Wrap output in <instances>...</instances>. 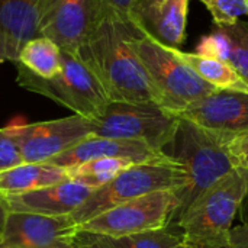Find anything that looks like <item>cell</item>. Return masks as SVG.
<instances>
[{
    "mask_svg": "<svg viewBox=\"0 0 248 248\" xmlns=\"http://www.w3.org/2000/svg\"><path fill=\"white\" fill-rule=\"evenodd\" d=\"M96 76L110 102L157 103V89L132 46V25L103 17L76 54Z\"/></svg>",
    "mask_w": 248,
    "mask_h": 248,
    "instance_id": "cell-1",
    "label": "cell"
},
{
    "mask_svg": "<svg viewBox=\"0 0 248 248\" xmlns=\"http://www.w3.org/2000/svg\"><path fill=\"white\" fill-rule=\"evenodd\" d=\"M167 147L173 150L169 155L185 170V185L176 193L177 206L171 218V224H179L190 205L235 166L228 151V138L180 116Z\"/></svg>",
    "mask_w": 248,
    "mask_h": 248,
    "instance_id": "cell-2",
    "label": "cell"
},
{
    "mask_svg": "<svg viewBox=\"0 0 248 248\" xmlns=\"http://www.w3.org/2000/svg\"><path fill=\"white\" fill-rule=\"evenodd\" d=\"M248 195V171L232 169L201 195L179 221L185 248H230L232 221Z\"/></svg>",
    "mask_w": 248,
    "mask_h": 248,
    "instance_id": "cell-3",
    "label": "cell"
},
{
    "mask_svg": "<svg viewBox=\"0 0 248 248\" xmlns=\"http://www.w3.org/2000/svg\"><path fill=\"white\" fill-rule=\"evenodd\" d=\"M16 81L20 87L90 121L97 119L110 103L96 76L73 52L62 51V68L51 78L36 77L19 64H16Z\"/></svg>",
    "mask_w": 248,
    "mask_h": 248,
    "instance_id": "cell-4",
    "label": "cell"
},
{
    "mask_svg": "<svg viewBox=\"0 0 248 248\" xmlns=\"http://www.w3.org/2000/svg\"><path fill=\"white\" fill-rule=\"evenodd\" d=\"M183 185L185 170L174 158L132 164L109 183L94 189L71 217L80 227L118 205L158 190H173L177 193Z\"/></svg>",
    "mask_w": 248,
    "mask_h": 248,
    "instance_id": "cell-5",
    "label": "cell"
},
{
    "mask_svg": "<svg viewBox=\"0 0 248 248\" xmlns=\"http://www.w3.org/2000/svg\"><path fill=\"white\" fill-rule=\"evenodd\" d=\"M132 46L157 89L163 109L179 115L190 103L217 90L182 62L167 45L157 42L134 26Z\"/></svg>",
    "mask_w": 248,
    "mask_h": 248,
    "instance_id": "cell-6",
    "label": "cell"
},
{
    "mask_svg": "<svg viewBox=\"0 0 248 248\" xmlns=\"http://www.w3.org/2000/svg\"><path fill=\"white\" fill-rule=\"evenodd\" d=\"M179 116L157 103L110 102L92 121V135L113 140L144 141L153 150L164 151L176 132Z\"/></svg>",
    "mask_w": 248,
    "mask_h": 248,
    "instance_id": "cell-7",
    "label": "cell"
},
{
    "mask_svg": "<svg viewBox=\"0 0 248 248\" xmlns=\"http://www.w3.org/2000/svg\"><path fill=\"white\" fill-rule=\"evenodd\" d=\"M176 206L177 196L173 190L153 192L100 214L80 225V231L106 237H125L163 230L171 224Z\"/></svg>",
    "mask_w": 248,
    "mask_h": 248,
    "instance_id": "cell-8",
    "label": "cell"
},
{
    "mask_svg": "<svg viewBox=\"0 0 248 248\" xmlns=\"http://www.w3.org/2000/svg\"><path fill=\"white\" fill-rule=\"evenodd\" d=\"M6 129L15 140L23 163H49L90 137L92 121L80 115H71L33 124L13 122Z\"/></svg>",
    "mask_w": 248,
    "mask_h": 248,
    "instance_id": "cell-9",
    "label": "cell"
},
{
    "mask_svg": "<svg viewBox=\"0 0 248 248\" xmlns=\"http://www.w3.org/2000/svg\"><path fill=\"white\" fill-rule=\"evenodd\" d=\"M106 17L100 0H42L39 35L77 54L94 26Z\"/></svg>",
    "mask_w": 248,
    "mask_h": 248,
    "instance_id": "cell-10",
    "label": "cell"
},
{
    "mask_svg": "<svg viewBox=\"0 0 248 248\" xmlns=\"http://www.w3.org/2000/svg\"><path fill=\"white\" fill-rule=\"evenodd\" d=\"M80 227L71 215L10 212L0 246L4 248H76Z\"/></svg>",
    "mask_w": 248,
    "mask_h": 248,
    "instance_id": "cell-11",
    "label": "cell"
},
{
    "mask_svg": "<svg viewBox=\"0 0 248 248\" xmlns=\"http://www.w3.org/2000/svg\"><path fill=\"white\" fill-rule=\"evenodd\" d=\"M177 116L231 140L248 132V92L215 90L190 103Z\"/></svg>",
    "mask_w": 248,
    "mask_h": 248,
    "instance_id": "cell-12",
    "label": "cell"
},
{
    "mask_svg": "<svg viewBox=\"0 0 248 248\" xmlns=\"http://www.w3.org/2000/svg\"><path fill=\"white\" fill-rule=\"evenodd\" d=\"M190 0H132L129 22L157 42L180 48L186 39Z\"/></svg>",
    "mask_w": 248,
    "mask_h": 248,
    "instance_id": "cell-13",
    "label": "cell"
},
{
    "mask_svg": "<svg viewBox=\"0 0 248 248\" xmlns=\"http://www.w3.org/2000/svg\"><path fill=\"white\" fill-rule=\"evenodd\" d=\"M94 189L71 179L20 195H3L9 212L36 214L46 217L71 215Z\"/></svg>",
    "mask_w": 248,
    "mask_h": 248,
    "instance_id": "cell-14",
    "label": "cell"
},
{
    "mask_svg": "<svg viewBox=\"0 0 248 248\" xmlns=\"http://www.w3.org/2000/svg\"><path fill=\"white\" fill-rule=\"evenodd\" d=\"M103 157H121L129 158L138 164L141 163H154V161H167L171 157L164 151L153 150L144 141L138 140H113L90 135L86 140L80 141L70 150L57 155L49 161V164L61 167L64 170L76 167L78 164L87 163L90 160L103 158Z\"/></svg>",
    "mask_w": 248,
    "mask_h": 248,
    "instance_id": "cell-15",
    "label": "cell"
},
{
    "mask_svg": "<svg viewBox=\"0 0 248 248\" xmlns=\"http://www.w3.org/2000/svg\"><path fill=\"white\" fill-rule=\"evenodd\" d=\"M196 54L228 62L248 84V20L215 26L199 41Z\"/></svg>",
    "mask_w": 248,
    "mask_h": 248,
    "instance_id": "cell-16",
    "label": "cell"
},
{
    "mask_svg": "<svg viewBox=\"0 0 248 248\" xmlns=\"http://www.w3.org/2000/svg\"><path fill=\"white\" fill-rule=\"evenodd\" d=\"M41 0H0V33L7 41L13 62L20 48L39 36Z\"/></svg>",
    "mask_w": 248,
    "mask_h": 248,
    "instance_id": "cell-17",
    "label": "cell"
},
{
    "mask_svg": "<svg viewBox=\"0 0 248 248\" xmlns=\"http://www.w3.org/2000/svg\"><path fill=\"white\" fill-rule=\"evenodd\" d=\"M67 179V170L49 163H22L0 171V195H20Z\"/></svg>",
    "mask_w": 248,
    "mask_h": 248,
    "instance_id": "cell-18",
    "label": "cell"
},
{
    "mask_svg": "<svg viewBox=\"0 0 248 248\" xmlns=\"http://www.w3.org/2000/svg\"><path fill=\"white\" fill-rule=\"evenodd\" d=\"M76 247L80 248H185L182 237L169 228L125 237H106L80 231Z\"/></svg>",
    "mask_w": 248,
    "mask_h": 248,
    "instance_id": "cell-19",
    "label": "cell"
},
{
    "mask_svg": "<svg viewBox=\"0 0 248 248\" xmlns=\"http://www.w3.org/2000/svg\"><path fill=\"white\" fill-rule=\"evenodd\" d=\"M169 48L182 62L189 65L202 80L214 86L217 90L248 92V84L244 78L228 62L196 52H185L180 48Z\"/></svg>",
    "mask_w": 248,
    "mask_h": 248,
    "instance_id": "cell-20",
    "label": "cell"
},
{
    "mask_svg": "<svg viewBox=\"0 0 248 248\" xmlns=\"http://www.w3.org/2000/svg\"><path fill=\"white\" fill-rule=\"evenodd\" d=\"M15 64L22 65L36 77L51 78L62 68V49L49 38L39 35L20 48Z\"/></svg>",
    "mask_w": 248,
    "mask_h": 248,
    "instance_id": "cell-21",
    "label": "cell"
},
{
    "mask_svg": "<svg viewBox=\"0 0 248 248\" xmlns=\"http://www.w3.org/2000/svg\"><path fill=\"white\" fill-rule=\"evenodd\" d=\"M132 164H138V163H135L129 158L103 157V158L90 160L87 163L67 169V176H68V179H71L77 183H81L92 189H97V187H102L103 185L109 183L121 171H124L125 169H128Z\"/></svg>",
    "mask_w": 248,
    "mask_h": 248,
    "instance_id": "cell-22",
    "label": "cell"
},
{
    "mask_svg": "<svg viewBox=\"0 0 248 248\" xmlns=\"http://www.w3.org/2000/svg\"><path fill=\"white\" fill-rule=\"evenodd\" d=\"M209 10L215 26L235 23L248 17V0H199Z\"/></svg>",
    "mask_w": 248,
    "mask_h": 248,
    "instance_id": "cell-23",
    "label": "cell"
},
{
    "mask_svg": "<svg viewBox=\"0 0 248 248\" xmlns=\"http://www.w3.org/2000/svg\"><path fill=\"white\" fill-rule=\"evenodd\" d=\"M22 155L19 148L6 128L0 129V171L22 164Z\"/></svg>",
    "mask_w": 248,
    "mask_h": 248,
    "instance_id": "cell-24",
    "label": "cell"
},
{
    "mask_svg": "<svg viewBox=\"0 0 248 248\" xmlns=\"http://www.w3.org/2000/svg\"><path fill=\"white\" fill-rule=\"evenodd\" d=\"M228 151L234 166L248 171V132L228 140Z\"/></svg>",
    "mask_w": 248,
    "mask_h": 248,
    "instance_id": "cell-25",
    "label": "cell"
},
{
    "mask_svg": "<svg viewBox=\"0 0 248 248\" xmlns=\"http://www.w3.org/2000/svg\"><path fill=\"white\" fill-rule=\"evenodd\" d=\"M132 0H100L103 12L108 16H113L122 20H129V9Z\"/></svg>",
    "mask_w": 248,
    "mask_h": 248,
    "instance_id": "cell-26",
    "label": "cell"
},
{
    "mask_svg": "<svg viewBox=\"0 0 248 248\" xmlns=\"http://www.w3.org/2000/svg\"><path fill=\"white\" fill-rule=\"evenodd\" d=\"M230 248H248V224L231 230Z\"/></svg>",
    "mask_w": 248,
    "mask_h": 248,
    "instance_id": "cell-27",
    "label": "cell"
},
{
    "mask_svg": "<svg viewBox=\"0 0 248 248\" xmlns=\"http://www.w3.org/2000/svg\"><path fill=\"white\" fill-rule=\"evenodd\" d=\"M9 208L4 202L3 195H0V241L3 238L4 230H6V224H7V217H9Z\"/></svg>",
    "mask_w": 248,
    "mask_h": 248,
    "instance_id": "cell-28",
    "label": "cell"
},
{
    "mask_svg": "<svg viewBox=\"0 0 248 248\" xmlns=\"http://www.w3.org/2000/svg\"><path fill=\"white\" fill-rule=\"evenodd\" d=\"M6 61H12L13 62V57H12L10 48L7 45V41L0 33V62H6Z\"/></svg>",
    "mask_w": 248,
    "mask_h": 248,
    "instance_id": "cell-29",
    "label": "cell"
},
{
    "mask_svg": "<svg viewBox=\"0 0 248 248\" xmlns=\"http://www.w3.org/2000/svg\"><path fill=\"white\" fill-rule=\"evenodd\" d=\"M0 248H4V247H1V246H0Z\"/></svg>",
    "mask_w": 248,
    "mask_h": 248,
    "instance_id": "cell-30",
    "label": "cell"
},
{
    "mask_svg": "<svg viewBox=\"0 0 248 248\" xmlns=\"http://www.w3.org/2000/svg\"><path fill=\"white\" fill-rule=\"evenodd\" d=\"M76 248H80V247H76Z\"/></svg>",
    "mask_w": 248,
    "mask_h": 248,
    "instance_id": "cell-31",
    "label": "cell"
},
{
    "mask_svg": "<svg viewBox=\"0 0 248 248\" xmlns=\"http://www.w3.org/2000/svg\"><path fill=\"white\" fill-rule=\"evenodd\" d=\"M41 1H42V0H41Z\"/></svg>",
    "mask_w": 248,
    "mask_h": 248,
    "instance_id": "cell-32",
    "label": "cell"
}]
</instances>
